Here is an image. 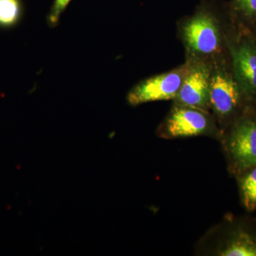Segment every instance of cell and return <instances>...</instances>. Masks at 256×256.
I'll use <instances>...</instances> for the list:
<instances>
[{"instance_id":"5","label":"cell","mask_w":256,"mask_h":256,"mask_svg":"<svg viewBox=\"0 0 256 256\" xmlns=\"http://www.w3.org/2000/svg\"><path fill=\"white\" fill-rule=\"evenodd\" d=\"M156 134L165 140L203 136L220 142L222 131L210 111L173 102Z\"/></svg>"},{"instance_id":"7","label":"cell","mask_w":256,"mask_h":256,"mask_svg":"<svg viewBox=\"0 0 256 256\" xmlns=\"http://www.w3.org/2000/svg\"><path fill=\"white\" fill-rule=\"evenodd\" d=\"M190 69V62L184 63L166 73L143 79L128 92L126 100L137 107L146 102L174 100Z\"/></svg>"},{"instance_id":"1","label":"cell","mask_w":256,"mask_h":256,"mask_svg":"<svg viewBox=\"0 0 256 256\" xmlns=\"http://www.w3.org/2000/svg\"><path fill=\"white\" fill-rule=\"evenodd\" d=\"M236 24L226 4L202 0L191 15L178 22V34L186 60L214 65L230 58L228 40Z\"/></svg>"},{"instance_id":"10","label":"cell","mask_w":256,"mask_h":256,"mask_svg":"<svg viewBox=\"0 0 256 256\" xmlns=\"http://www.w3.org/2000/svg\"><path fill=\"white\" fill-rule=\"evenodd\" d=\"M226 5L232 21L250 30L256 21V0H230Z\"/></svg>"},{"instance_id":"13","label":"cell","mask_w":256,"mask_h":256,"mask_svg":"<svg viewBox=\"0 0 256 256\" xmlns=\"http://www.w3.org/2000/svg\"><path fill=\"white\" fill-rule=\"evenodd\" d=\"M249 32L252 34V36L254 37V38L256 40V22L252 25V28L249 30Z\"/></svg>"},{"instance_id":"2","label":"cell","mask_w":256,"mask_h":256,"mask_svg":"<svg viewBox=\"0 0 256 256\" xmlns=\"http://www.w3.org/2000/svg\"><path fill=\"white\" fill-rule=\"evenodd\" d=\"M201 256H256V218L228 214L196 244Z\"/></svg>"},{"instance_id":"11","label":"cell","mask_w":256,"mask_h":256,"mask_svg":"<svg viewBox=\"0 0 256 256\" xmlns=\"http://www.w3.org/2000/svg\"><path fill=\"white\" fill-rule=\"evenodd\" d=\"M24 15L22 0H0V28L12 30L22 22Z\"/></svg>"},{"instance_id":"3","label":"cell","mask_w":256,"mask_h":256,"mask_svg":"<svg viewBox=\"0 0 256 256\" xmlns=\"http://www.w3.org/2000/svg\"><path fill=\"white\" fill-rule=\"evenodd\" d=\"M248 105L250 104L234 73L230 58L212 66L210 111L222 134Z\"/></svg>"},{"instance_id":"4","label":"cell","mask_w":256,"mask_h":256,"mask_svg":"<svg viewBox=\"0 0 256 256\" xmlns=\"http://www.w3.org/2000/svg\"><path fill=\"white\" fill-rule=\"evenodd\" d=\"M220 142L232 176L256 164V106H247L222 134Z\"/></svg>"},{"instance_id":"9","label":"cell","mask_w":256,"mask_h":256,"mask_svg":"<svg viewBox=\"0 0 256 256\" xmlns=\"http://www.w3.org/2000/svg\"><path fill=\"white\" fill-rule=\"evenodd\" d=\"M238 186L240 204L247 212L256 210V164L234 176Z\"/></svg>"},{"instance_id":"8","label":"cell","mask_w":256,"mask_h":256,"mask_svg":"<svg viewBox=\"0 0 256 256\" xmlns=\"http://www.w3.org/2000/svg\"><path fill=\"white\" fill-rule=\"evenodd\" d=\"M190 62V72L185 77L173 102L210 111V86L212 66L206 64Z\"/></svg>"},{"instance_id":"6","label":"cell","mask_w":256,"mask_h":256,"mask_svg":"<svg viewBox=\"0 0 256 256\" xmlns=\"http://www.w3.org/2000/svg\"><path fill=\"white\" fill-rule=\"evenodd\" d=\"M230 64L250 105L256 106V40L248 30L234 26L228 40Z\"/></svg>"},{"instance_id":"12","label":"cell","mask_w":256,"mask_h":256,"mask_svg":"<svg viewBox=\"0 0 256 256\" xmlns=\"http://www.w3.org/2000/svg\"><path fill=\"white\" fill-rule=\"evenodd\" d=\"M72 1V0H54L46 16L47 24L50 28L58 26L60 16Z\"/></svg>"}]
</instances>
